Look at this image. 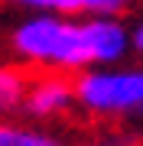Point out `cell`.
I'll list each match as a JSON object with an SVG mask.
<instances>
[{
	"label": "cell",
	"instance_id": "obj_6",
	"mask_svg": "<svg viewBox=\"0 0 143 146\" xmlns=\"http://www.w3.org/2000/svg\"><path fill=\"white\" fill-rule=\"evenodd\" d=\"M26 91H29L26 75L16 72V68L0 65V114H7V110L20 107L23 101H26Z\"/></svg>",
	"mask_w": 143,
	"mask_h": 146
},
{
	"label": "cell",
	"instance_id": "obj_5",
	"mask_svg": "<svg viewBox=\"0 0 143 146\" xmlns=\"http://www.w3.org/2000/svg\"><path fill=\"white\" fill-rule=\"evenodd\" d=\"M10 3L36 7V10H55V13H101L111 16L127 7V0H10Z\"/></svg>",
	"mask_w": 143,
	"mask_h": 146
},
{
	"label": "cell",
	"instance_id": "obj_1",
	"mask_svg": "<svg viewBox=\"0 0 143 146\" xmlns=\"http://www.w3.org/2000/svg\"><path fill=\"white\" fill-rule=\"evenodd\" d=\"M13 49L26 62H39L59 72H72L94 62L85 23H69L59 16H33L20 23L13 33Z\"/></svg>",
	"mask_w": 143,
	"mask_h": 146
},
{
	"label": "cell",
	"instance_id": "obj_3",
	"mask_svg": "<svg viewBox=\"0 0 143 146\" xmlns=\"http://www.w3.org/2000/svg\"><path fill=\"white\" fill-rule=\"evenodd\" d=\"M72 101H75V84L62 75H46L29 84L23 104L33 117H52V114H62Z\"/></svg>",
	"mask_w": 143,
	"mask_h": 146
},
{
	"label": "cell",
	"instance_id": "obj_2",
	"mask_svg": "<svg viewBox=\"0 0 143 146\" xmlns=\"http://www.w3.org/2000/svg\"><path fill=\"white\" fill-rule=\"evenodd\" d=\"M75 98L94 114H143V72H85Z\"/></svg>",
	"mask_w": 143,
	"mask_h": 146
},
{
	"label": "cell",
	"instance_id": "obj_7",
	"mask_svg": "<svg viewBox=\"0 0 143 146\" xmlns=\"http://www.w3.org/2000/svg\"><path fill=\"white\" fill-rule=\"evenodd\" d=\"M0 146H59V140L43 130H33V127L0 123Z\"/></svg>",
	"mask_w": 143,
	"mask_h": 146
},
{
	"label": "cell",
	"instance_id": "obj_4",
	"mask_svg": "<svg viewBox=\"0 0 143 146\" xmlns=\"http://www.w3.org/2000/svg\"><path fill=\"white\" fill-rule=\"evenodd\" d=\"M88 33V46H91V58L94 62H117L127 49V33H124L120 23L107 20V16H98V20L85 23Z\"/></svg>",
	"mask_w": 143,
	"mask_h": 146
},
{
	"label": "cell",
	"instance_id": "obj_8",
	"mask_svg": "<svg viewBox=\"0 0 143 146\" xmlns=\"http://www.w3.org/2000/svg\"><path fill=\"white\" fill-rule=\"evenodd\" d=\"M133 46H137L140 52H143V23H140V26H137V33H133Z\"/></svg>",
	"mask_w": 143,
	"mask_h": 146
}]
</instances>
